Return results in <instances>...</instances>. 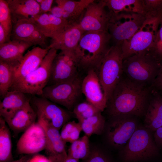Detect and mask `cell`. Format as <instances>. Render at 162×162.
Instances as JSON below:
<instances>
[{
	"label": "cell",
	"mask_w": 162,
	"mask_h": 162,
	"mask_svg": "<svg viewBox=\"0 0 162 162\" xmlns=\"http://www.w3.org/2000/svg\"><path fill=\"white\" fill-rule=\"evenodd\" d=\"M104 1L106 7L112 14L126 12L144 15L142 0H104Z\"/></svg>",
	"instance_id": "25"
},
{
	"label": "cell",
	"mask_w": 162,
	"mask_h": 162,
	"mask_svg": "<svg viewBox=\"0 0 162 162\" xmlns=\"http://www.w3.org/2000/svg\"><path fill=\"white\" fill-rule=\"evenodd\" d=\"M154 138L156 145L162 147V125L154 132Z\"/></svg>",
	"instance_id": "41"
},
{
	"label": "cell",
	"mask_w": 162,
	"mask_h": 162,
	"mask_svg": "<svg viewBox=\"0 0 162 162\" xmlns=\"http://www.w3.org/2000/svg\"><path fill=\"white\" fill-rule=\"evenodd\" d=\"M50 49V47L44 49L36 47L28 50L19 64L14 69L13 83L38 68Z\"/></svg>",
	"instance_id": "17"
},
{
	"label": "cell",
	"mask_w": 162,
	"mask_h": 162,
	"mask_svg": "<svg viewBox=\"0 0 162 162\" xmlns=\"http://www.w3.org/2000/svg\"><path fill=\"white\" fill-rule=\"evenodd\" d=\"M14 22L11 34L13 40L28 42L32 33L37 27L35 22L30 17L18 19Z\"/></svg>",
	"instance_id": "27"
},
{
	"label": "cell",
	"mask_w": 162,
	"mask_h": 162,
	"mask_svg": "<svg viewBox=\"0 0 162 162\" xmlns=\"http://www.w3.org/2000/svg\"><path fill=\"white\" fill-rule=\"evenodd\" d=\"M57 50L51 48L39 67L23 78L14 83L11 90L20 91L25 94L41 96L47 85L50 76L53 61Z\"/></svg>",
	"instance_id": "5"
},
{
	"label": "cell",
	"mask_w": 162,
	"mask_h": 162,
	"mask_svg": "<svg viewBox=\"0 0 162 162\" xmlns=\"http://www.w3.org/2000/svg\"><path fill=\"white\" fill-rule=\"evenodd\" d=\"M81 89L86 101L101 112L105 110L107 102L96 71L93 69L87 71L86 76L82 80Z\"/></svg>",
	"instance_id": "15"
},
{
	"label": "cell",
	"mask_w": 162,
	"mask_h": 162,
	"mask_svg": "<svg viewBox=\"0 0 162 162\" xmlns=\"http://www.w3.org/2000/svg\"><path fill=\"white\" fill-rule=\"evenodd\" d=\"M14 72V68L0 61V95L2 98L13 85Z\"/></svg>",
	"instance_id": "30"
},
{
	"label": "cell",
	"mask_w": 162,
	"mask_h": 162,
	"mask_svg": "<svg viewBox=\"0 0 162 162\" xmlns=\"http://www.w3.org/2000/svg\"><path fill=\"white\" fill-rule=\"evenodd\" d=\"M121 47L111 46L97 71L107 102L124 73Z\"/></svg>",
	"instance_id": "3"
},
{
	"label": "cell",
	"mask_w": 162,
	"mask_h": 162,
	"mask_svg": "<svg viewBox=\"0 0 162 162\" xmlns=\"http://www.w3.org/2000/svg\"><path fill=\"white\" fill-rule=\"evenodd\" d=\"M146 17H157L162 15V0H142Z\"/></svg>",
	"instance_id": "35"
},
{
	"label": "cell",
	"mask_w": 162,
	"mask_h": 162,
	"mask_svg": "<svg viewBox=\"0 0 162 162\" xmlns=\"http://www.w3.org/2000/svg\"><path fill=\"white\" fill-rule=\"evenodd\" d=\"M111 16L104 0H94L87 7L78 23L85 32H108Z\"/></svg>",
	"instance_id": "12"
},
{
	"label": "cell",
	"mask_w": 162,
	"mask_h": 162,
	"mask_svg": "<svg viewBox=\"0 0 162 162\" xmlns=\"http://www.w3.org/2000/svg\"><path fill=\"white\" fill-rule=\"evenodd\" d=\"M82 128L81 124L74 121H69L62 127L60 133L61 137L65 143H70L79 138Z\"/></svg>",
	"instance_id": "31"
},
{
	"label": "cell",
	"mask_w": 162,
	"mask_h": 162,
	"mask_svg": "<svg viewBox=\"0 0 162 162\" xmlns=\"http://www.w3.org/2000/svg\"><path fill=\"white\" fill-rule=\"evenodd\" d=\"M73 111L78 122L101 112L87 101L81 103L76 105Z\"/></svg>",
	"instance_id": "32"
},
{
	"label": "cell",
	"mask_w": 162,
	"mask_h": 162,
	"mask_svg": "<svg viewBox=\"0 0 162 162\" xmlns=\"http://www.w3.org/2000/svg\"><path fill=\"white\" fill-rule=\"evenodd\" d=\"M82 81L78 75L68 81L48 85L44 89L41 96L71 110L82 93Z\"/></svg>",
	"instance_id": "9"
},
{
	"label": "cell",
	"mask_w": 162,
	"mask_h": 162,
	"mask_svg": "<svg viewBox=\"0 0 162 162\" xmlns=\"http://www.w3.org/2000/svg\"><path fill=\"white\" fill-rule=\"evenodd\" d=\"M94 1L56 0L55 2L63 10V19L73 24L79 22L87 7Z\"/></svg>",
	"instance_id": "23"
},
{
	"label": "cell",
	"mask_w": 162,
	"mask_h": 162,
	"mask_svg": "<svg viewBox=\"0 0 162 162\" xmlns=\"http://www.w3.org/2000/svg\"><path fill=\"white\" fill-rule=\"evenodd\" d=\"M43 127L46 136L45 154L50 162H63L68 156L65 143L58 130L50 127L41 119L38 120Z\"/></svg>",
	"instance_id": "16"
},
{
	"label": "cell",
	"mask_w": 162,
	"mask_h": 162,
	"mask_svg": "<svg viewBox=\"0 0 162 162\" xmlns=\"http://www.w3.org/2000/svg\"><path fill=\"white\" fill-rule=\"evenodd\" d=\"M32 100L37 118L49 126L59 130L69 122L70 118L69 112L56 104L42 97H34Z\"/></svg>",
	"instance_id": "13"
},
{
	"label": "cell",
	"mask_w": 162,
	"mask_h": 162,
	"mask_svg": "<svg viewBox=\"0 0 162 162\" xmlns=\"http://www.w3.org/2000/svg\"><path fill=\"white\" fill-rule=\"evenodd\" d=\"M87 159V162H111L102 152L98 149L91 150Z\"/></svg>",
	"instance_id": "38"
},
{
	"label": "cell",
	"mask_w": 162,
	"mask_h": 162,
	"mask_svg": "<svg viewBox=\"0 0 162 162\" xmlns=\"http://www.w3.org/2000/svg\"><path fill=\"white\" fill-rule=\"evenodd\" d=\"M148 52L158 62L160 63L162 62V15L154 41Z\"/></svg>",
	"instance_id": "36"
},
{
	"label": "cell",
	"mask_w": 162,
	"mask_h": 162,
	"mask_svg": "<svg viewBox=\"0 0 162 162\" xmlns=\"http://www.w3.org/2000/svg\"><path fill=\"white\" fill-rule=\"evenodd\" d=\"M111 14L108 32L115 45H122L129 39L140 28L146 19L144 15L135 13Z\"/></svg>",
	"instance_id": "7"
},
{
	"label": "cell",
	"mask_w": 162,
	"mask_h": 162,
	"mask_svg": "<svg viewBox=\"0 0 162 162\" xmlns=\"http://www.w3.org/2000/svg\"><path fill=\"white\" fill-rule=\"evenodd\" d=\"M50 13L56 17L63 19V10L58 5L52 8Z\"/></svg>",
	"instance_id": "44"
},
{
	"label": "cell",
	"mask_w": 162,
	"mask_h": 162,
	"mask_svg": "<svg viewBox=\"0 0 162 162\" xmlns=\"http://www.w3.org/2000/svg\"><path fill=\"white\" fill-rule=\"evenodd\" d=\"M63 162H79V160L74 158L67 156Z\"/></svg>",
	"instance_id": "46"
},
{
	"label": "cell",
	"mask_w": 162,
	"mask_h": 162,
	"mask_svg": "<svg viewBox=\"0 0 162 162\" xmlns=\"http://www.w3.org/2000/svg\"><path fill=\"white\" fill-rule=\"evenodd\" d=\"M151 86L155 90L159 92L162 91V62L160 63V67L158 75L152 83Z\"/></svg>",
	"instance_id": "39"
},
{
	"label": "cell",
	"mask_w": 162,
	"mask_h": 162,
	"mask_svg": "<svg viewBox=\"0 0 162 162\" xmlns=\"http://www.w3.org/2000/svg\"><path fill=\"white\" fill-rule=\"evenodd\" d=\"M160 92V93L161 94V95L162 96V91H161L160 92Z\"/></svg>",
	"instance_id": "47"
},
{
	"label": "cell",
	"mask_w": 162,
	"mask_h": 162,
	"mask_svg": "<svg viewBox=\"0 0 162 162\" xmlns=\"http://www.w3.org/2000/svg\"><path fill=\"white\" fill-rule=\"evenodd\" d=\"M90 152L89 137L85 135L71 143L67 155L79 160L87 158Z\"/></svg>",
	"instance_id": "28"
},
{
	"label": "cell",
	"mask_w": 162,
	"mask_h": 162,
	"mask_svg": "<svg viewBox=\"0 0 162 162\" xmlns=\"http://www.w3.org/2000/svg\"><path fill=\"white\" fill-rule=\"evenodd\" d=\"M136 116L120 115L111 117L107 130L108 141L118 148L125 145L139 127Z\"/></svg>",
	"instance_id": "11"
},
{
	"label": "cell",
	"mask_w": 162,
	"mask_h": 162,
	"mask_svg": "<svg viewBox=\"0 0 162 162\" xmlns=\"http://www.w3.org/2000/svg\"><path fill=\"white\" fill-rule=\"evenodd\" d=\"M144 116V127L151 131L162 125V96L159 91L154 89Z\"/></svg>",
	"instance_id": "21"
},
{
	"label": "cell",
	"mask_w": 162,
	"mask_h": 162,
	"mask_svg": "<svg viewBox=\"0 0 162 162\" xmlns=\"http://www.w3.org/2000/svg\"><path fill=\"white\" fill-rule=\"evenodd\" d=\"M48 38L37 27L32 33L28 42L32 46L38 45L42 48H47L49 47L47 44Z\"/></svg>",
	"instance_id": "37"
},
{
	"label": "cell",
	"mask_w": 162,
	"mask_h": 162,
	"mask_svg": "<svg viewBox=\"0 0 162 162\" xmlns=\"http://www.w3.org/2000/svg\"><path fill=\"white\" fill-rule=\"evenodd\" d=\"M12 18L7 1L0 0V24L10 37L13 28Z\"/></svg>",
	"instance_id": "34"
},
{
	"label": "cell",
	"mask_w": 162,
	"mask_h": 162,
	"mask_svg": "<svg viewBox=\"0 0 162 162\" xmlns=\"http://www.w3.org/2000/svg\"><path fill=\"white\" fill-rule=\"evenodd\" d=\"M108 31L85 32L74 50L79 68L97 71L110 46Z\"/></svg>",
	"instance_id": "2"
},
{
	"label": "cell",
	"mask_w": 162,
	"mask_h": 162,
	"mask_svg": "<svg viewBox=\"0 0 162 162\" xmlns=\"http://www.w3.org/2000/svg\"><path fill=\"white\" fill-rule=\"evenodd\" d=\"M79 122L81 124L82 131L88 137L93 134H101L105 127V120L101 112Z\"/></svg>",
	"instance_id": "29"
},
{
	"label": "cell",
	"mask_w": 162,
	"mask_h": 162,
	"mask_svg": "<svg viewBox=\"0 0 162 162\" xmlns=\"http://www.w3.org/2000/svg\"><path fill=\"white\" fill-rule=\"evenodd\" d=\"M28 162H50L45 156L37 154L32 156Z\"/></svg>",
	"instance_id": "43"
},
{
	"label": "cell",
	"mask_w": 162,
	"mask_h": 162,
	"mask_svg": "<svg viewBox=\"0 0 162 162\" xmlns=\"http://www.w3.org/2000/svg\"><path fill=\"white\" fill-rule=\"evenodd\" d=\"M38 28L48 38H53L54 34L48 13L40 14L31 17Z\"/></svg>",
	"instance_id": "33"
},
{
	"label": "cell",
	"mask_w": 162,
	"mask_h": 162,
	"mask_svg": "<svg viewBox=\"0 0 162 162\" xmlns=\"http://www.w3.org/2000/svg\"><path fill=\"white\" fill-rule=\"evenodd\" d=\"M46 143L45 130L37 121L21 136L17 143L16 151L18 154H34L44 150Z\"/></svg>",
	"instance_id": "14"
},
{
	"label": "cell",
	"mask_w": 162,
	"mask_h": 162,
	"mask_svg": "<svg viewBox=\"0 0 162 162\" xmlns=\"http://www.w3.org/2000/svg\"><path fill=\"white\" fill-rule=\"evenodd\" d=\"M8 2L14 22L28 19L40 14L39 4L34 0H10Z\"/></svg>",
	"instance_id": "24"
},
{
	"label": "cell",
	"mask_w": 162,
	"mask_h": 162,
	"mask_svg": "<svg viewBox=\"0 0 162 162\" xmlns=\"http://www.w3.org/2000/svg\"><path fill=\"white\" fill-rule=\"evenodd\" d=\"M30 100L25 94L20 91H9L0 101V117L7 121Z\"/></svg>",
	"instance_id": "22"
},
{
	"label": "cell",
	"mask_w": 162,
	"mask_h": 162,
	"mask_svg": "<svg viewBox=\"0 0 162 162\" xmlns=\"http://www.w3.org/2000/svg\"><path fill=\"white\" fill-rule=\"evenodd\" d=\"M30 102V100L5 121L15 135L24 132L36 122L37 115Z\"/></svg>",
	"instance_id": "20"
},
{
	"label": "cell",
	"mask_w": 162,
	"mask_h": 162,
	"mask_svg": "<svg viewBox=\"0 0 162 162\" xmlns=\"http://www.w3.org/2000/svg\"><path fill=\"white\" fill-rule=\"evenodd\" d=\"M161 16L146 17L140 28L129 39L123 42L121 47L123 60L149 50L154 41Z\"/></svg>",
	"instance_id": "8"
},
{
	"label": "cell",
	"mask_w": 162,
	"mask_h": 162,
	"mask_svg": "<svg viewBox=\"0 0 162 162\" xmlns=\"http://www.w3.org/2000/svg\"><path fill=\"white\" fill-rule=\"evenodd\" d=\"M158 151L151 131L139 127L123 149L122 157L125 162H134L150 158Z\"/></svg>",
	"instance_id": "6"
},
{
	"label": "cell",
	"mask_w": 162,
	"mask_h": 162,
	"mask_svg": "<svg viewBox=\"0 0 162 162\" xmlns=\"http://www.w3.org/2000/svg\"><path fill=\"white\" fill-rule=\"evenodd\" d=\"M31 155L26 154L16 160H13L10 162H28L31 157Z\"/></svg>",
	"instance_id": "45"
},
{
	"label": "cell",
	"mask_w": 162,
	"mask_h": 162,
	"mask_svg": "<svg viewBox=\"0 0 162 162\" xmlns=\"http://www.w3.org/2000/svg\"><path fill=\"white\" fill-rule=\"evenodd\" d=\"M10 128L4 120L0 117V162L14 160Z\"/></svg>",
	"instance_id": "26"
},
{
	"label": "cell",
	"mask_w": 162,
	"mask_h": 162,
	"mask_svg": "<svg viewBox=\"0 0 162 162\" xmlns=\"http://www.w3.org/2000/svg\"><path fill=\"white\" fill-rule=\"evenodd\" d=\"M10 36L0 24V45L3 44L10 41Z\"/></svg>",
	"instance_id": "42"
},
{
	"label": "cell",
	"mask_w": 162,
	"mask_h": 162,
	"mask_svg": "<svg viewBox=\"0 0 162 162\" xmlns=\"http://www.w3.org/2000/svg\"><path fill=\"white\" fill-rule=\"evenodd\" d=\"M123 64L124 74L130 80L151 86L158 75L160 63L146 52L125 58Z\"/></svg>",
	"instance_id": "4"
},
{
	"label": "cell",
	"mask_w": 162,
	"mask_h": 162,
	"mask_svg": "<svg viewBox=\"0 0 162 162\" xmlns=\"http://www.w3.org/2000/svg\"><path fill=\"white\" fill-rule=\"evenodd\" d=\"M153 90L151 86L134 82L123 73L107 102L108 115L111 118L123 115L144 116Z\"/></svg>",
	"instance_id": "1"
},
{
	"label": "cell",
	"mask_w": 162,
	"mask_h": 162,
	"mask_svg": "<svg viewBox=\"0 0 162 162\" xmlns=\"http://www.w3.org/2000/svg\"><path fill=\"white\" fill-rule=\"evenodd\" d=\"M36 1L40 5V14L46 13L50 11L52 8L51 6L53 0H37Z\"/></svg>",
	"instance_id": "40"
},
{
	"label": "cell",
	"mask_w": 162,
	"mask_h": 162,
	"mask_svg": "<svg viewBox=\"0 0 162 162\" xmlns=\"http://www.w3.org/2000/svg\"><path fill=\"white\" fill-rule=\"evenodd\" d=\"M32 46L28 42L14 39L0 45V61L14 69L21 61L25 51Z\"/></svg>",
	"instance_id": "19"
},
{
	"label": "cell",
	"mask_w": 162,
	"mask_h": 162,
	"mask_svg": "<svg viewBox=\"0 0 162 162\" xmlns=\"http://www.w3.org/2000/svg\"><path fill=\"white\" fill-rule=\"evenodd\" d=\"M85 32L78 22L71 24L59 34L51 39L49 47L61 51H74Z\"/></svg>",
	"instance_id": "18"
},
{
	"label": "cell",
	"mask_w": 162,
	"mask_h": 162,
	"mask_svg": "<svg viewBox=\"0 0 162 162\" xmlns=\"http://www.w3.org/2000/svg\"><path fill=\"white\" fill-rule=\"evenodd\" d=\"M79 63L74 51H61L52 64L48 85L70 80L78 75Z\"/></svg>",
	"instance_id": "10"
}]
</instances>
